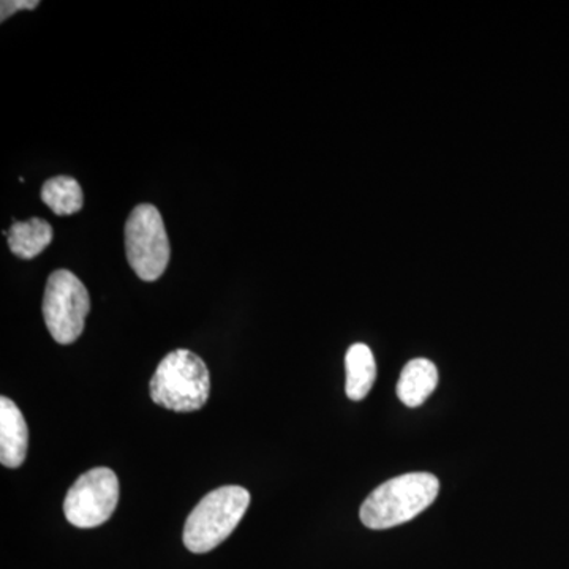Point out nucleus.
Instances as JSON below:
<instances>
[{
	"label": "nucleus",
	"mask_w": 569,
	"mask_h": 569,
	"mask_svg": "<svg viewBox=\"0 0 569 569\" xmlns=\"http://www.w3.org/2000/svg\"><path fill=\"white\" fill-rule=\"evenodd\" d=\"M440 481L432 473L400 475L378 486L362 503L359 518L370 530L410 522L436 501Z\"/></svg>",
	"instance_id": "1"
},
{
	"label": "nucleus",
	"mask_w": 569,
	"mask_h": 569,
	"mask_svg": "<svg viewBox=\"0 0 569 569\" xmlns=\"http://www.w3.org/2000/svg\"><path fill=\"white\" fill-rule=\"evenodd\" d=\"M149 395L153 403L190 413L206 406L211 395V376L200 356L190 350H174L168 353L157 367Z\"/></svg>",
	"instance_id": "2"
},
{
	"label": "nucleus",
	"mask_w": 569,
	"mask_h": 569,
	"mask_svg": "<svg viewBox=\"0 0 569 569\" xmlns=\"http://www.w3.org/2000/svg\"><path fill=\"white\" fill-rule=\"evenodd\" d=\"M249 505V490L241 486L212 490L187 518L183 545L193 553L211 552L233 533Z\"/></svg>",
	"instance_id": "3"
},
{
	"label": "nucleus",
	"mask_w": 569,
	"mask_h": 569,
	"mask_svg": "<svg viewBox=\"0 0 569 569\" xmlns=\"http://www.w3.org/2000/svg\"><path fill=\"white\" fill-rule=\"evenodd\" d=\"M126 252L130 268L144 282H156L170 263L171 247L162 213L152 204H140L126 223Z\"/></svg>",
	"instance_id": "4"
},
{
	"label": "nucleus",
	"mask_w": 569,
	"mask_h": 569,
	"mask_svg": "<svg viewBox=\"0 0 569 569\" xmlns=\"http://www.w3.org/2000/svg\"><path fill=\"white\" fill-rule=\"evenodd\" d=\"M91 310L88 288L73 272L59 269L48 277L43 295V318L56 342L70 346L82 335Z\"/></svg>",
	"instance_id": "5"
},
{
	"label": "nucleus",
	"mask_w": 569,
	"mask_h": 569,
	"mask_svg": "<svg viewBox=\"0 0 569 569\" xmlns=\"http://www.w3.org/2000/svg\"><path fill=\"white\" fill-rule=\"evenodd\" d=\"M119 501V479L111 468H92L74 481L66 501L63 512L71 526L93 529L111 519Z\"/></svg>",
	"instance_id": "6"
},
{
	"label": "nucleus",
	"mask_w": 569,
	"mask_h": 569,
	"mask_svg": "<svg viewBox=\"0 0 569 569\" xmlns=\"http://www.w3.org/2000/svg\"><path fill=\"white\" fill-rule=\"evenodd\" d=\"M29 430L20 408L9 397L0 399V462L18 468L28 456Z\"/></svg>",
	"instance_id": "7"
},
{
	"label": "nucleus",
	"mask_w": 569,
	"mask_h": 569,
	"mask_svg": "<svg viewBox=\"0 0 569 569\" xmlns=\"http://www.w3.org/2000/svg\"><path fill=\"white\" fill-rule=\"evenodd\" d=\"M438 380V369L432 361L425 358L411 359L397 381V397L403 406L421 407L436 391Z\"/></svg>",
	"instance_id": "8"
},
{
	"label": "nucleus",
	"mask_w": 569,
	"mask_h": 569,
	"mask_svg": "<svg viewBox=\"0 0 569 569\" xmlns=\"http://www.w3.org/2000/svg\"><path fill=\"white\" fill-rule=\"evenodd\" d=\"M346 392L355 402L365 400L377 380V362L366 343H355L346 355Z\"/></svg>",
	"instance_id": "9"
},
{
	"label": "nucleus",
	"mask_w": 569,
	"mask_h": 569,
	"mask_svg": "<svg viewBox=\"0 0 569 569\" xmlns=\"http://www.w3.org/2000/svg\"><path fill=\"white\" fill-rule=\"evenodd\" d=\"M52 236L54 231L51 224L36 217L26 222L11 224L7 239H9L11 253L17 254L21 260H33L51 244Z\"/></svg>",
	"instance_id": "10"
},
{
	"label": "nucleus",
	"mask_w": 569,
	"mask_h": 569,
	"mask_svg": "<svg viewBox=\"0 0 569 569\" xmlns=\"http://www.w3.org/2000/svg\"><path fill=\"white\" fill-rule=\"evenodd\" d=\"M41 201L58 216H71L81 211L84 194L77 179L71 176H56L41 187Z\"/></svg>",
	"instance_id": "11"
},
{
	"label": "nucleus",
	"mask_w": 569,
	"mask_h": 569,
	"mask_svg": "<svg viewBox=\"0 0 569 569\" xmlns=\"http://www.w3.org/2000/svg\"><path fill=\"white\" fill-rule=\"evenodd\" d=\"M40 6L39 0H3L0 3V21H6L7 18L13 17L17 11L21 10H36Z\"/></svg>",
	"instance_id": "12"
}]
</instances>
